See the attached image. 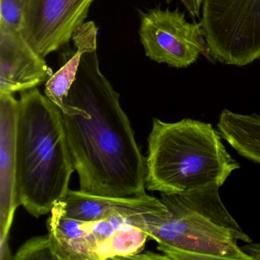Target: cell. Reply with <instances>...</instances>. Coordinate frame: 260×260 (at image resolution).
Returning <instances> with one entry per match:
<instances>
[{
  "mask_svg": "<svg viewBox=\"0 0 260 260\" xmlns=\"http://www.w3.org/2000/svg\"><path fill=\"white\" fill-rule=\"evenodd\" d=\"M75 171L60 108L37 88L20 92L16 127L19 206L35 217L64 199Z\"/></svg>",
  "mask_w": 260,
  "mask_h": 260,
  "instance_id": "obj_2",
  "label": "cell"
},
{
  "mask_svg": "<svg viewBox=\"0 0 260 260\" xmlns=\"http://www.w3.org/2000/svg\"><path fill=\"white\" fill-rule=\"evenodd\" d=\"M13 259H54L57 260L49 235L35 237L25 242L16 252Z\"/></svg>",
  "mask_w": 260,
  "mask_h": 260,
  "instance_id": "obj_14",
  "label": "cell"
},
{
  "mask_svg": "<svg viewBox=\"0 0 260 260\" xmlns=\"http://www.w3.org/2000/svg\"><path fill=\"white\" fill-rule=\"evenodd\" d=\"M212 124L184 118L168 123L154 118L146 158V188L183 194L226 182L240 166L228 153Z\"/></svg>",
  "mask_w": 260,
  "mask_h": 260,
  "instance_id": "obj_4",
  "label": "cell"
},
{
  "mask_svg": "<svg viewBox=\"0 0 260 260\" xmlns=\"http://www.w3.org/2000/svg\"><path fill=\"white\" fill-rule=\"evenodd\" d=\"M132 259H168L167 255L162 254L153 253V252L147 251L145 253H138V255L132 257Z\"/></svg>",
  "mask_w": 260,
  "mask_h": 260,
  "instance_id": "obj_18",
  "label": "cell"
},
{
  "mask_svg": "<svg viewBox=\"0 0 260 260\" xmlns=\"http://www.w3.org/2000/svg\"><path fill=\"white\" fill-rule=\"evenodd\" d=\"M120 95L100 69L97 50L82 57L62 112L81 191L127 198L146 193V158Z\"/></svg>",
  "mask_w": 260,
  "mask_h": 260,
  "instance_id": "obj_1",
  "label": "cell"
},
{
  "mask_svg": "<svg viewBox=\"0 0 260 260\" xmlns=\"http://www.w3.org/2000/svg\"><path fill=\"white\" fill-rule=\"evenodd\" d=\"M217 128L239 155L260 164V115H243L228 109L220 112Z\"/></svg>",
  "mask_w": 260,
  "mask_h": 260,
  "instance_id": "obj_13",
  "label": "cell"
},
{
  "mask_svg": "<svg viewBox=\"0 0 260 260\" xmlns=\"http://www.w3.org/2000/svg\"><path fill=\"white\" fill-rule=\"evenodd\" d=\"M208 58L244 67L260 57V0H202Z\"/></svg>",
  "mask_w": 260,
  "mask_h": 260,
  "instance_id": "obj_6",
  "label": "cell"
},
{
  "mask_svg": "<svg viewBox=\"0 0 260 260\" xmlns=\"http://www.w3.org/2000/svg\"><path fill=\"white\" fill-rule=\"evenodd\" d=\"M190 16L193 18L199 17L202 9V0H180Z\"/></svg>",
  "mask_w": 260,
  "mask_h": 260,
  "instance_id": "obj_16",
  "label": "cell"
},
{
  "mask_svg": "<svg viewBox=\"0 0 260 260\" xmlns=\"http://www.w3.org/2000/svg\"><path fill=\"white\" fill-rule=\"evenodd\" d=\"M94 0H26L22 33L43 57L69 44Z\"/></svg>",
  "mask_w": 260,
  "mask_h": 260,
  "instance_id": "obj_8",
  "label": "cell"
},
{
  "mask_svg": "<svg viewBox=\"0 0 260 260\" xmlns=\"http://www.w3.org/2000/svg\"><path fill=\"white\" fill-rule=\"evenodd\" d=\"M19 100L0 93V259H13L9 237L19 206L16 188V127Z\"/></svg>",
  "mask_w": 260,
  "mask_h": 260,
  "instance_id": "obj_9",
  "label": "cell"
},
{
  "mask_svg": "<svg viewBox=\"0 0 260 260\" xmlns=\"http://www.w3.org/2000/svg\"><path fill=\"white\" fill-rule=\"evenodd\" d=\"M147 215L119 213L84 221L67 217L56 204L47 228L57 260L128 259L142 252L150 240Z\"/></svg>",
  "mask_w": 260,
  "mask_h": 260,
  "instance_id": "obj_5",
  "label": "cell"
},
{
  "mask_svg": "<svg viewBox=\"0 0 260 260\" xmlns=\"http://www.w3.org/2000/svg\"><path fill=\"white\" fill-rule=\"evenodd\" d=\"M97 34L98 28L92 21L85 22L79 27L72 37L77 51L46 82L45 95L62 112L65 109V99L75 81L82 57L86 53L97 50Z\"/></svg>",
  "mask_w": 260,
  "mask_h": 260,
  "instance_id": "obj_12",
  "label": "cell"
},
{
  "mask_svg": "<svg viewBox=\"0 0 260 260\" xmlns=\"http://www.w3.org/2000/svg\"><path fill=\"white\" fill-rule=\"evenodd\" d=\"M139 36L145 55L158 63L186 68L201 54L208 57L202 25L187 22L178 8L156 7L141 13Z\"/></svg>",
  "mask_w": 260,
  "mask_h": 260,
  "instance_id": "obj_7",
  "label": "cell"
},
{
  "mask_svg": "<svg viewBox=\"0 0 260 260\" xmlns=\"http://www.w3.org/2000/svg\"><path fill=\"white\" fill-rule=\"evenodd\" d=\"M240 249L251 258V260H260V243H255L250 242L241 246Z\"/></svg>",
  "mask_w": 260,
  "mask_h": 260,
  "instance_id": "obj_17",
  "label": "cell"
},
{
  "mask_svg": "<svg viewBox=\"0 0 260 260\" xmlns=\"http://www.w3.org/2000/svg\"><path fill=\"white\" fill-rule=\"evenodd\" d=\"M217 184L183 194L161 193L164 214L146 216L150 240L169 260H251L237 245L250 243L223 205Z\"/></svg>",
  "mask_w": 260,
  "mask_h": 260,
  "instance_id": "obj_3",
  "label": "cell"
},
{
  "mask_svg": "<svg viewBox=\"0 0 260 260\" xmlns=\"http://www.w3.org/2000/svg\"><path fill=\"white\" fill-rule=\"evenodd\" d=\"M57 204L67 217L84 221L102 220L119 213L164 214L167 211L160 199L147 194L108 197L70 189L64 199Z\"/></svg>",
  "mask_w": 260,
  "mask_h": 260,
  "instance_id": "obj_11",
  "label": "cell"
},
{
  "mask_svg": "<svg viewBox=\"0 0 260 260\" xmlns=\"http://www.w3.org/2000/svg\"><path fill=\"white\" fill-rule=\"evenodd\" d=\"M22 31L0 30V93L14 94L37 88L53 75Z\"/></svg>",
  "mask_w": 260,
  "mask_h": 260,
  "instance_id": "obj_10",
  "label": "cell"
},
{
  "mask_svg": "<svg viewBox=\"0 0 260 260\" xmlns=\"http://www.w3.org/2000/svg\"><path fill=\"white\" fill-rule=\"evenodd\" d=\"M26 0H0V30L22 31Z\"/></svg>",
  "mask_w": 260,
  "mask_h": 260,
  "instance_id": "obj_15",
  "label": "cell"
}]
</instances>
